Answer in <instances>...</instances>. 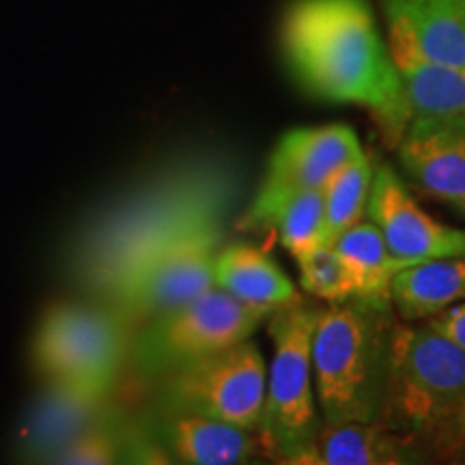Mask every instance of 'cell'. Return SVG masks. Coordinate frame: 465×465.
Wrapping results in <instances>:
<instances>
[{
    "label": "cell",
    "instance_id": "obj_1",
    "mask_svg": "<svg viewBox=\"0 0 465 465\" xmlns=\"http://www.w3.org/2000/svg\"><path fill=\"white\" fill-rule=\"evenodd\" d=\"M240 190V171L223 155H190L158 168L75 229L65 254L69 278L108 304L177 237L229 220Z\"/></svg>",
    "mask_w": 465,
    "mask_h": 465
},
{
    "label": "cell",
    "instance_id": "obj_2",
    "mask_svg": "<svg viewBox=\"0 0 465 465\" xmlns=\"http://www.w3.org/2000/svg\"><path fill=\"white\" fill-rule=\"evenodd\" d=\"M281 39L308 91L371 110L388 141L399 143L411 114L366 0H295L284 14Z\"/></svg>",
    "mask_w": 465,
    "mask_h": 465
},
{
    "label": "cell",
    "instance_id": "obj_3",
    "mask_svg": "<svg viewBox=\"0 0 465 465\" xmlns=\"http://www.w3.org/2000/svg\"><path fill=\"white\" fill-rule=\"evenodd\" d=\"M380 420L438 455L465 449V353L429 322L394 323Z\"/></svg>",
    "mask_w": 465,
    "mask_h": 465
},
{
    "label": "cell",
    "instance_id": "obj_4",
    "mask_svg": "<svg viewBox=\"0 0 465 465\" xmlns=\"http://www.w3.org/2000/svg\"><path fill=\"white\" fill-rule=\"evenodd\" d=\"M391 300L351 298L319 308L312 377L323 424L381 418L391 362Z\"/></svg>",
    "mask_w": 465,
    "mask_h": 465
},
{
    "label": "cell",
    "instance_id": "obj_5",
    "mask_svg": "<svg viewBox=\"0 0 465 465\" xmlns=\"http://www.w3.org/2000/svg\"><path fill=\"white\" fill-rule=\"evenodd\" d=\"M130 325L104 302L61 300L37 319L31 364L42 381L113 391L130 353Z\"/></svg>",
    "mask_w": 465,
    "mask_h": 465
},
{
    "label": "cell",
    "instance_id": "obj_6",
    "mask_svg": "<svg viewBox=\"0 0 465 465\" xmlns=\"http://www.w3.org/2000/svg\"><path fill=\"white\" fill-rule=\"evenodd\" d=\"M319 308L295 302L272 315V362L257 435L265 457H287L317 440L312 397V334Z\"/></svg>",
    "mask_w": 465,
    "mask_h": 465
},
{
    "label": "cell",
    "instance_id": "obj_7",
    "mask_svg": "<svg viewBox=\"0 0 465 465\" xmlns=\"http://www.w3.org/2000/svg\"><path fill=\"white\" fill-rule=\"evenodd\" d=\"M261 317L223 289L143 323L130 342L132 362L147 377H164L252 336Z\"/></svg>",
    "mask_w": 465,
    "mask_h": 465
},
{
    "label": "cell",
    "instance_id": "obj_8",
    "mask_svg": "<svg viewBox=\"0 0 465 465\" xmlns=\"http://www.w3.org/2000/svg\"><path fill=\"white\" fill-rule=\"evenodd\" d=\"M267 366L252 341H242L173 371L162 380L160 411L194 414L257 431Z\"/></svg>",
    "mask_w": 465,
    "mask_h": 465
},
{
    "label": "cell",
    "instance_id": "obj_9",
    "mask_svg": "<svg viewBox=\"0 0 465 465\" xmlns=\"http://www.w3.org/2000/svg\"><path fill=\"white\" fill-rule=\"evenodd\" d=\"M224 235L226 220H213L177 237L160 250L108 306L114 308L127 325H134L207 293L216 287L213 265L218 250L224 246Z\"/></svg>",
    "mask_w": 465,
    "mask_h": 465
},
{
    "label": "cell",
    "instance_id": "obj_10",
    "mask_svg": "<svg viewBox=\"0 0 465 465\" xmlns=\"http://www.w3.org/2000/svg\"><path fill=\"white\" fill-rule=\"evenodd\" d=\"M364 151L347 125L291 130L278 141L267 162L265 177L240 220L242 229H272L276 213L289 199L308 190H323L334 174Z\"/></svg>",
    "mask_w": 465,
    "mask_h": 465
},
{
    "label": "cell",
    "instance_id": "obj_11",
    "mask_svg": "<svg viewBox=\"0 0 465 465\" xmlns=\"http://www.w3.org/2000/svg\"><path fill=\"white\" fill-rule=\"evenodd\" d=\"M113 391L42 381L11 441L14 465H48L74 440L113 414Z\"/></svg>",
    "mask_w": 465,
    "mask_h": 465
},
{
    "label": "cell",
    "instance_id": "obj_12",
    "mask_svg": "<svg viewBox=\"0 0 465 465\" xmlns=\"http://www.w3.org/2000/svg\"><path fill=\"white\" fill-rule=\"evenodd\" d=\"M366 213L401 263L465 257V231L450 229L422 212L392 166L375 168Z\"/></svg>",
    "mask_w": 465,
    "mask_h": 465
},
{
    "label": "cell",
    "instance_id": "obj_13",
    "mask_svg": "<svg viewBox=\"0 0 465 465\" xmlns=\"http://www.w3.org/2000/svg\"><path fill=\"white\" fill-rule=\"evenodd\" d=\"M399 160L418 188L465 213V116H414Z\"/></svg>",
    "mask_w": 465,
    "mask_h": 465
},
{
    "label": "cell",
    "instance_id": "obj_14",
    "mask_svg": "<svg viewBox=\"0 0 465 465\" xmlns=\"http://www.w3.org/2000/svg\"><path fill=\"white\" fill-rule=\"evenodd\" d=\"M149 424L174 465H261L257 431L174 411H158Z\"/></svg>",
    "mask_w": 465,
    "mask_h": 465
},
{
    "label": "cell",
    "instance_id": "obj_15",
    "mask_svg": "<svg viewBox=\"0 0 465 465\" xmlns=\"http://www.w3.org/2000/svg\"><path fill=\"white\" fill-rule=\"evenodd\" d=\"M388 42L465 72V0H380Z\"/></svg>",
    "mask_w": 465,
    "mask_h": 465
},
{
    "label": "cell",
    "instance_id": "obj_16",
    "mask_svg": "<svg viewBox=\"0 0 465 465\" xmlns=\"http://www.w3.org/2000/svg\"><path fill=\"white\" fill-rule=\"evenodd\" d=\"M213 282L261 319L300 302L293 282L274 259L250 243H224L218 250Z\"/></svg>",
    "mask_w": 465,
    "mask_h": 465
},
{
    "label": "cell",
    "instance_id": "obj_17",
    "mask_svg": "<svg viewBox=\"0 0 465 465\" xmlns=\"http://www.w3.org/2000/svg\"><path fill=\"white\" fill-rule=\"evenodd\" d=\"M465 300V257L407 265L391 282V306L401 322H429Z\"/></svg>",
    "mask_w": 465,
    "mask_h": 465
},
{
    "label": "cell",
    "instance_id": "obj_18",
    "mask_svg": "<svg viewBox=\"0 0 465 465\" xmlns=\"http://www.w3.org/2000/svg\"><path fill=\"white\" fill-rule=\"evenodd\" d=\"M388 50L397 67L411 119L414 116H465L463 69L429 61L399 42H388Z\"/></svg>",
    "mask_w": 465,
    "mask_h": 465
},
{
    "label": "cell",
    "instance_id": "obj_19",
    "mask_svg": "<svg viewBox=\"0 0 465 465\" xmlns=\"http://www.w3.org/2000/svg\"><path fill=\"white\" fill-rule=\"evenodd\" d=\"M315 446L328 465H416L414 446L381 420L323 424Z\"/></svg>",
    "mask_w": 465,
    "mask_h": 465
},
{
    "label": "cell",
    "instance_id": "obj_20",
    "mask_svg": "<svg viewBox=\"0 0 465 465\" xmlns=\"http://www.w3.org/2000/svg\"><path fill=\"white\" fill-rule=\"evenodd\" d=\"M356 282V298L391 300V282L399 270L407 267L392 257L380 229L371 223H358L332 243Z\"/></svg>",
    "mask_w": 465,
    "mask_h": 465
},
{
    "label": "cell",
    "instance_id": "obj_21",
    "mask_svg": "<svg viewBox=\"0 0 465 465\" xmlns=\"http://www.w3.org/2000/svg\"><path fill=\"white\" fill-rule=\"evenodd\" d=\"M373 173L369 155L362 153L349 162L345 168H341L332 182L323 188L325 246H332L347 229L362 223L366 205H369Z\"/></svg>",
    "mask_w": 465,
    "mask_h": 465
},
{
    "label": "cell",
    "instance_id": "obj_22",
    "mask_svg": "<svg viewBox=\"0 0 465 465\" xmlns=\"http://www.w3.org/2000/svg\"><path fill=\"white\" fill-rule=\"evenodd\" d=\"M272 229L278 231L284 250L295 261L306 259L325 246L323 190H308L295 194L276 213Z\"/></svg>",
    "mask_w": 465,
    "mask_h": 465
},
{
    "label": "cell",
    "instance_id": "obj_23",
    "mask_svg": "<svg viewBox=\"0 0 465 465\" xmlns=\"http://www.w3.org/2000/svg\"><path fill=\"white\" fill-rule=\"evenodd\" d=\"M127 418L130 416L116 407L113 414L74 440L65 450L58 452L48 465H116Z\"/></svg>",
    "mask_w": 465,
    "mask_h": 465
},
{
    "label": "cell",
    "instance_id": "obj_24",
    "mask_svg": "<svg viewBox=\"0 0 465 465\" xmlns=\"http://www.w3.org/2000/svg\"><path fill=\"white\" fill-rule=\"evenodd\" d=\"M300 284L306 293L328 300L332 304L356 298V282L351 272L332 246H322L306 259L298 261Z\"/></svg>",
    "mask_w": 465,
    "mask_h": 465
},
{
    "label": "cell",
    "instance_id": "obj_25",
    "mask_svg": "<svg viewBox=\"0 0 465 465\" xmlns=\"http://www.w3.org/2000/svg\"><path fill=\"white\" fill-rule=\"evenodd\" d=\"M116 465H174L162 441L155 438L149 420L127 418Z\"/></svg>",
    "mask_w": 465,
    "mask_h": 465
},
{
    "label": "cell",
    "instance_id": "obj_26",
    "mask_svg": "<svg viewBox=\"0 0 465 465\" xmlns=\"http://www.w3.org/2000/svg\"><path fill=\"white\" fill-rule=\"evenodd\" d=\"M429 323L465 353V302L446 308L444 312L429 319Z\"/></svg>",
    "mask_w": 465,
    "mask_h": 465
},
{
    "label": "cell",
    "instance_id": "obj_27",
    "mask_svg": "<svg viewBox=\"0 0 465 465\" xmlns=\"http://www.w3.org/2000/svg\"><path fill=\"white\" fill-rule=\"evenodd\" d=\"M272 465H328V463H325L322 452L317 450V446L312 444V446H306V449L291 452L287 457L276 459V461H272Z\"/></svg>",
    "mask_w": 465,
    "mask_h": 465
}]
</instances>
